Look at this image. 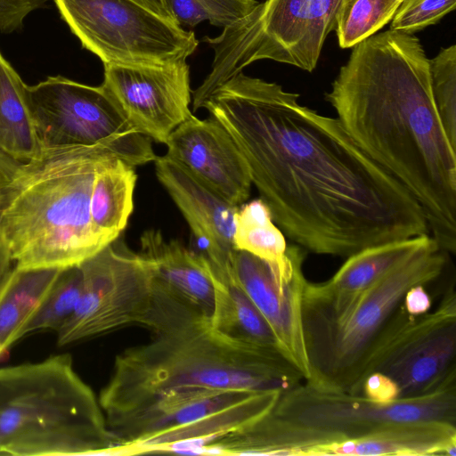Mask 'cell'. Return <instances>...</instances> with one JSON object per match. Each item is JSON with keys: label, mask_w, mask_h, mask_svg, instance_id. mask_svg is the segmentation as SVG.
<instances>
[{"label": "cell", "mask_w": 456, "mask_h": 456, "mask_svg": "<svg viewBox=\"0 0 456 456\" xmlns=\"http://www.w3.org/2000/svg\"><path fill=\"white\" fill-rule=\"evenodd\" d=\"M250 394L209 388L169 390L106 423L120 440V447L197 420Z\"/></svg>", "instance_id": "18"}, {"label": "cell", "mask_w": 456, "mask_h": 456, "mask_svg": "<svg viewBox=\"0 0 456 456\" xmlns=\"http://www.w3.org/2000/svg\"><path fill=\"white\" fill-rule=\"evenodd\" d=\"M27 87L0 53V153L20 165L37 158L43 150Z\"/></svg>", "instance_id": "23"}, {"label": "cell", "mask_w": 456, "mask_h": 456, "mask_svg": "<svg viewBox=\"0 0 456 456\" xmlns=\"http://www.w3.org/2000/svg\"><path fill=\"white\" fill-rule=\"evenodd\" d=\"M82 288L79 265L61 269L44 299L19 333V339L38 330L56 332L74 312Z\"/></svg>", "instance_id": "29"}, {"label": "cell", "mask_w": 456, "mask_h": 456, "mask_svg": "<svg viewBox=\"0 0 456 456\" xmlns=\"http://www.w3.org/2000/svg\"><path fill=\"white\" fill-rule=\"evenodd\" d=\"M455 359L456 292L452 286L437 307L422 315L408 314L401 304L373 344L362 382L370 373L380 372L396 383L400 398L420 396L456 379Z\"/></svg>", "instance_id": "10"}, {"label": "cell", "mask_w": 456, "mask_h": 456, "mask_svg": "<svg viewBox=\"0 0 456 456\" xmlns=\"http://www.w3.org/2000/svg\"><path fill=\"white\" fill-rule=\"evenodd\" d=\"M115 158L102 143L51 147L19 167L0 197V232L15 267L79 265L110 244L93 227L90 199Z\"/></svg>", "instance_id": "4"}, {"label": "cell", "mask_w": 456, "mask_h": 456, "mask_svg": "<svg viewBox=\"0 0 456 456\" xmlns=\"http://www.w3.org/2000/svg\"><path fill=\"white\" fill-rule=\"evenodd\" d=\"M115 241L79 265L81 293L74 312L57 331L59 346L141 326L145 319L151 304L152 272L138 253Z\"/></svg>", "instance_id": "12"}, {"label": "cell", "mask_w": 456, "mask_h": 456, "mask_svg": "<svg viewBox=\"0 0 456 456\" xmlns=\"http://www.w3.org/2000/svg\"><path fill=\"white\" fill-rule=\"evenodd\" d=\"M435 243L437 241L431 235L424 233L361 249L349 256L329 280L319 283L307 281L302 308L338 314L395 265Z\"/></svg>", "instance_id": "17"}, {"label": "cell", "mask_w": 456, "mask_h": 456, "mask_svg": "<svg viewBox=\"0 0 456 456\" xmlns=\"http://www.w3.org/2000/svg\"><path fill=\"white\" fill-rule=\"evenodd\" d=\"M27 92L43 148L102 143L133 167L155 160L152 140L126 120L102 85L57 76Z\"/></svg>", "instance_id": "8"}, {"label": "cell", "mask_w": 456, "mask_h": 456, "mask_svg": "<svg viewBox=\"0 0 456 456\" xmlns=\"http://www.w3.org/2000/svg\"><path fill=\"white\" fill-rule=\"evenodd\" d=\"M140 245L138 254L149 265L154 279L210 318L214 285L208 260L186 248L179 240H166L154 229L142 234Z\"/></svg>", "instance_id": "20"}, {"label": "cell", "mask_w": 456, "mask_h": 456, "mask_svg": "<svg viewBox=\"0 0 456 456\" xmlns=\"http://www.w3.org/2000/svg\"><path fill=\"white\" fill-rule=\"evenodd\" d=\"M402 304L408 314L419 316L430 311L432 299L424 285H416L406 291Z\"/></svg>", "instance_id": "34"}, {"label": "cell", "mask_w": 456, "mask_h": 456, "mask_svg": "<svg viewBox=\"0 0 456 456\" xmlns=\"http://www.w3.org/2000/svg\"><path fill=\"white\" fill-rule=\"evenodd\" d=\"M178 25L193 27L202 21L225 28L249 14L256 0H167Z\"/></svg>", "instance_id": "30"}, {"label": "cell", "mask_w": 456, "mask_h": 456, "mask_svg": "<svg viewBox=\"0 0 456 456\" xmlns=\"http://www.w3.org/2000/svg\"><path fill=\"white\" fill-rule=\"evenodd\" d=\"M60 268L13 267L0 285V358L19 340V333L37 310Z\"/></svg>", "instance_id": "26"}, {"label": "cell", "mask_w": 456, "mask_h": 456, "mask_svg": "<svg viewBox=\"0 0 456 456\" xmlns=\"http://www.w3.org/2000/svg\"><path fill=\"white\" fill-rule=\"evenodd\" d=\"M154 163L159 181L201 245V255L213 271L227 276L236 250L234 232L239 207L224 200L167 154L157 156Z\"/></svg>", "instance_id": "16"}, {"label": "cell", "mask_w": 456, "mask_h": 456, "mask_svg": "<svg viewBox=\"0 0 456 456\" xmlns=\"http://www.w3.org/2000/svg\"><path fill=\"white\" fill-rule=\"evenodd\" d=\"M342 0H266L247 16L204 40L214 49L210 73L193 92V109L225 81L259 60L312 72Z\"/></svg>", "instance_id": "7"}, {"label": "cell", "mask_w": 456, "mask_h": 456, "mask_svg": "<svg viewBox=\"0 0 456 456\" xmlns=\"http://www.w3.org/2000/svg\"><path fill=\"white\" fill-rule=\"evenodd\" d=\"M273 412L340 441L361 438L394 423L437 419L456 424V379L429 394L390 403L319 390L304 382L283 392Z\"/></svg>", "instance_id": "11"}, {"label": "cell", "mask_w": 456, "mask_h": 456, "mask_svg": "<svg viewBox=\"0 0 456 456\" xmlns=\"http://www.w3.org/2000/svg\"><path fill=\"white\" fill-rule=\"evenodd\" d=\"M298 98L240 71L201 106L231 135L281 232L306 251L344 257L428 233L411 192L337 118Z\"/></svg>", "instance_id": "1"}, {"label": "cell", "mask_w": 456, "mask_h": 456, "mask_svg": "<svg viewBox=\"0 0 456 456\" xmlns=\"http://www.w3.org/2000/svg\"><path fill=\"white\" fill-rule=\"evenodd\" d=\"M211 275L214 307L210 326L232 340L279 351L272 329L246 293L229 277L212 269Z\"/></svg>", "instance_id": "24"}, {"label": "cell", "mask_w": 456, "mask_h": 456, "mask_svg": "<svg viewBox=\"0 0 456 456\" xmlns=\"http://www.w3.org/2000/svg\"><path fill=\"white\" fill-rule=\"evenodd\" d=\"M360 395L379 403H390L400 399V390L396 383L380 372H371L362 380Z\"/></svg>", "instance_id": "33"}, {"label": "cell", "mask_w": 456, "mask_h": 456, "mask_svg": "<svg viewBox=\"0 0 456 456\" xmlns=\"http://www.w3.org/2000/svg\"><path fill=\"white\" fill-rule=\"evenodd\" d=\"M234 245L236 249L247 251L269 263L282 265L287 260L286 239L261 199L238 209Z\"/></svg>", "instance_id": "27"}, {"label": "cell", "mask_w": 456, "mask_h": 456, "mask_svg": "<svg viewBox=\"0 0 456 456\" xmlns=\"http://www.w3.org/2000/svg\"><path fill=\"white\" fill-rule=\"evenodd\" d=\"M403 0H342L335 29L341 48H351L392 20Z\"/></svg>", "instance_id": "28"}, {"label": "cell", "mask_w": 456, "mask_h": 456, "mask_svg": "<svg viewBox=\"0 0 456 456\" xmlns=\"http://www.w3.org/2000/svg\"><path fill=\"white\" fill-rule=\"evenodd\" d=\"M12 264L14 262L9 248L0 232V285L13 269Z\"/></svg>", "instance_id": "37"}, {"label": "cell", "mask_w": 456, "mask_h": 456, "mask_svg": "<svg viewBox=\"0 0 456 456\" xmlns=\"http://www.w3.org/2000/svg\"><path fill=\"white\" fill-rule=\"evenodd\" d=\"M435 103L451 143L456 147V45L429 59Z\"/></svg>", "instance_id": "31"}, {"label": "cell", "mask_w": 456, "mask_h": 456, "mask_svg": "<svg viewBox=\"0 0 456 456\" xmlns=\"http://www.w3.org/2000/svg\"><path fill=\"white\" fill-rule=\"evenodd\" d=\"M455 6L456 0H404L391 20L390 29L413 34L438 22Z\"/></svg>", "instance_id": "32"}, {"label": "cell", "mask_w": 456, "mask_h": 456, "mask_svg": "<svg viewBox=\"0 0 456 456\" xmlns=\"http://www.w3.org/2000/svg\"><path fill=\"white\" fill-rule=\"evenodd\" d=\"M83 46L104 65H164L197 48L193 31L133 0H54Z\"/></svg>", "instance_id": "9"}, {"label": "cell", "mask_w": 456, "mask_h": 456, "mask_svg": "<svg viewBox=\"0 0 456 456\" xmlns=\"http://www.w3.org/2000/svg\"><path fill=\"white\" fill-rule=\"evenodd\" d=\"M102 87L126 120L151 140L168 135L192 113L186 60L164 65H104Z\"/></svg>", "instance_id": "14"}, {"label": "cell", "mask_w": 456, "mask_h": 456, "mask_svg": "<svg viewBox=\"0 0 456 456\" xmlns=\"http://www.w3.org/2000/svg\"><path fill=\"white\" fill-rule=\"evenodd\" d=\"M306 252L297 248L285 265L269 263L236 249L228 277L249 297L266 320L281 354L303 375L310 377L305 349L302 297L307 282L303 273Z\"/></svg>", "instance_id": "13"}, {"label": "cell", "mask_w": 456, "mask_h": 456, "mask_svg": "<svg viewBox=\"0 0 456 456\" xmlns=\"http://www.w3.org/2000/svg\"><path fill=\"white\" fill-rule=\"evenodd\" d=\"M165 144L168 157L224 200L236 206L248 200L252 185L248 166L216 119L191 115L171 132Z\"/></svg>", "instance_id": "15"}, {"label": "cell", "mask_w": 456, "mask_h": 456, "mask_svg": "<svg viewBox=\"0 0 456 456\" xmlns=\"http://www.w3.org/2000/svg\"><path fill=\"white\" fill-rule=\"evenodd\" d=\"M120 444L70 354L0 369V455H111Z\"/></svg>", "instance_id": "5"}, {"label": "cell", "mask_w": 456, "mask_h": 456, "mask_svg": "<svg viewBox=\"0 0 456 456\" xmlns=\"http://www.w3.org/2000/svg\"><path fill=\"white\" fill-rule=\"evenodd\" d=\"M351 48L326 100L355 142L419 202L440 249L455 254L456 147L419 39L388 29Z\"/></svg>", "instance_id": "2"}, {"label": "cell", "mask_w": 456, "mask_h": 456, "mask_svg": "<svg viewBox=\"0 0 456 456\" xmlns=\"http://www.w3.org/2000/svg\"><path fill=\"white\" fill-rule=\"evenodd\" d=\"M334 436L290 421L273 412L249 427L205 446L200 455L324 456Z\"/></svg>", "instance_id": "21"}, {"label": "cell", "mask_w": 456, "mask_h": 456, "mask_svg": "<svg viewBox=\"0 0 456 456\" xmlns=\"http://www.w3.org/2000/svg\"><path fill=\"white\" fill-rule=\"evenodd\" d=\"M20 165L0 153V197Z\"/></svg>", "instance_id": "35"}, {"label": "cell", "mask_w": 456, "mask_h": 456, "mask_svg": "<svg viewBox=\"0 0 456 456\" xmlns=\"http://www.w3.org/2000/svg\"><path fill=\"white\" fill-rule=\"evenodd\" d=\"M142 327L151 332V339L115 357L100 392L105 419L174 389L283 393L305 380L278 350L224 337L205 313L159 281Z\"/></svg>", "instance_id": "3"}, {"label": "cell", "mask_w": 456, "mask_h": 456, "mask_svg": "<svg viewBox=\"0 0 456 456\" xmlns=\"http://www.w3.org/2000/svg\"><path fill=\"white\" fill-rule=\"evenodd\" d=\"M326 455L456 456V424L437 419L394 423L361 438L333 443Z\"/></svg>", "instance_id": "22"}, {"label": "cell", "mask_w": 456, "mask_h": 456, "mask_svg": "<svg viewBox=\"0 0 456 456\" xmlns=\"http://www.w3.org/2000/svg\"><path fill=\"white\" fill-rule=\"evenodd\" d=\"M281 394L278 390L252 393L197 420L118 447L112 455L162 452L200 455L205 446L249 427L269 413Z\"/></svg>", "instance_id": "19"}, {"label": "cell", "mask_w": 456, "mask_h": 456, "mask_svg": "<svg viewBox=\"0 0 456 456\" xmlns=\"http://www.w3.org/2000/svg\"><path fill=\"white\" fill-rule=\"evenodd\" d=\"M445 252L437 243L414 253L358 295L343 311L325 314L302 308L311 387L360 395L366 358L401 305L406 291L441 276Z\"/></svg>", "instance_id": "6"}, {"label": "cell", "mask_w": 456, "mask_h": 456, "mask_svg": "<svg viewBox=\"0 0 456 456\" xmlns=\"http://www.w3.org/2000/svg\"><path fill=\"white\" fill-rule=\"evenodd\" d=\"M157 15L171 22L176 23L167 0H133ZM177 24V23H176Z\"/></svg>", "instance_id": "36"}, {"label": "cell", "mask_w": 456, "mask_h": 456, "mask_svg": "<svg viewBox=\"0 0 456 456\" xmlns=\"http://www.w3.org/2000/svg\"><path fill=\"white\" fill-rule=\"evenodd\" d=\"M404 1V0H403Z\"/></svg>", "instance_id": "38"}, {"label": "cell", "mask_w": 456, "mask_h": 456, "mask_svg": "<svg viewBox=\"0 0 456 456\" xmlns=\"http://www.w3.org/2000/svg\"><path fill=\"white\" fill-rule=\"evenodd\" d=\"M134 167L115 158L96 175L90 199L94 231L112 243L126 228L134 208Z\"/></svg>", "instance_id": "25"}]
</instances>
